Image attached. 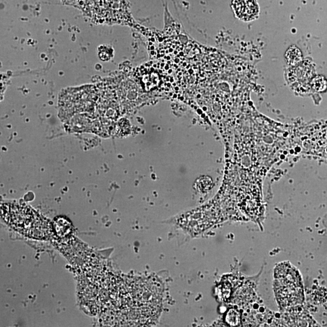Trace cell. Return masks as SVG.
<instances>
[{"instance_id": "cell-1", "label": "cell", "mask_w": 327, "mask_h": 327, "mask_svg": "<svg viewBox=\"0 0 327 327\" xmlns=\"http://www.w3.org/2000/svg\"><path fill=\"white\" fill-rule=\"evenodd\" d=\"M1 217L16 231L31 238L46 239L50 234L49 222L29 207L2 204Z\"/></svg>"}, {"instance_id": "cell-2", "label": "cell", "mask_w": 327, "mask_h": 327, "mask_svg": "<svg viewBox=\"0 0 327 327\" xmlns=\"http://www.w3.org/2000/svg\"><path fill=\"white\" fill-rule=\"evenodd\" d=\"M274 286L277 301L283 308L299 306L303 302L301 276L298 272L287 262L280 264L275 269Z\"/></svg>"}, {"instance_id": "cell-3", "label": "cell", "mask_w": 327, "mask_h": 327, "mask_svg": "<svg viewBox=\"0 0 327 327\" xmlns=\"http://www.w3.org/2000/svg\"><path fill=\"white\" fill-rule=\"evenodd\" d=\"M234 7L236 16L244 21H251L259 14L256 0H235Z\"/></svg>"}]
</instances>
